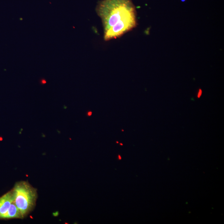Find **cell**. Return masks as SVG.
<instances>
[{"mask_svg":"<svg viewBox=\"0 0 224 224\" xmlns=\"http://www.w3.org/2000/svg\"><path fill=\"white\" fill-rule=\"evenodd\" d=\"M96 11L101 19L106 41L122 36L136 25L132 0H102L98 3Z\"/></svg>","mask_w":224,"mask_h":224,"instance_id":"obj_1","label":"cell"},{"mask_svg":"<svg viewBox=\"0 0 224 224\" xmlns=\"http://www.w3.org/2000/svg\"><path fill=\"white\" fill-rule=\"evenodd\" d=\"M12 191L14 202L24 218L33 210L35 206L37 198V191L25 181L16 183Z\"/></svg>","mask_w":224,"mask_h":224,"instance_id":"obj_2","label":"cell"},{"mask_svg":"<svg viewBox=\"0 0 224 224\" xmlns=\"http://www.w3.org/2000/svg\"><path fill=\"white\" fill-rule=\"evenodd\" d=\"M14 201L12 190L0 197V219H4L11 204Z\"/></svg>","mask_w":224,"mask_h":224,"instance_id":"obj_3","label":"cell"},{"mask_svg":"<svg viewBox=\"0 0 224 224\" xmlns=\"http://www.w3.org/2000/svg\"><path fill=\"white\" fill-rule=\"evenodd\" d=\"M23 218H24V217L13 201L11 204L6 215H5L4 219H22Z\"/></svg>","mask_w":224,"mask_h":224,"instance_id":"obj_4","label":"cell"},{"mask_svg":"<svg viewBox=\"0 0 224 224\" xmlns=\"http://www.w3.org/2000/svg\"><path fill=\"white\" fill-rule=\"evenodd\" d=\"M202 94V91L201 90H199V91H198V98H200V97L201 95Z\"/></svg>","mask_w":224,"mask_h":224,"instance_id":"obj_5","label":"cell"},{"mask_svg":"<svg viewBox=\"0 0 224 224\" xmlns=\"http://www.w3.org/2000/svg\"><path fill=\"white\" fill-rule=\"evenodd\" d=\"M41 83H42V84H44L46 83H47V81H46L45 79H42V80H41Z\"/></svg>","mask_w":224,"mask_h":224,"instance_id":"obj_6","label":"cell"},{"mask_svg":"<svg viewBox=\"0 0 224 224\" xmlns=\"http://www.w3.org/2000/svg\"><path fill=\"white\" fill-rule=\"evenodd\" d=\"M92 112H91V111L88 112V113H87V115H88V116H89L92 115Z\"/></svg>","mask_w":224,"mask_h":224,"instance_id":"obj_7","label":"cell"},{"mask_svg":"<svg viewBox=\"0 0 224 224\" xmlns=\"http://www.w3.org/2000/svg\"><path fill=\"white\" fill-rule=\"evenodd\" d=\"M118 159L119 160H121L122 159V157L120 155H118Z\"/></svg>","mask_w":224,"mask_h":224,"instance_id":"obj_8","label":"cell"},{"mask_svg":"<svg viewBox=\"0 0 224 224\" xmlns=\"http://www.w3.org/2000/svg\"><path fill=\"white\" fill-rule=\"evenodd\" d=\"M120 145H122V146H123V144H122V143H120Z\"/></svg>","mask_w":224,"mask_h":224,"instance_id":"obj_9","label":"cell"},{"mask_svg":"<svg viewBox=\"0 0 224 224\" xmlns=\"http://www.w3.org/2000/svg\"><path fill=\"white\" fill-rule=\"evenodd\" d=\"M0 140H2V138L0 137Z\"/></svg>","mask_w":224,"mask_h":224,"instance_id":"obj_10","label":"cell"},{"mask_svg":"<svg viewBox=\"0 0 224 224\" xmlns=\"http://www.w3.org/2000/svg\"><path fill=\"white\" fill-rule=\"evenodd\" d=\"M116 143H119V142H118V141H117Z\"/></svg>","mask_w":224,"mask_h":224,"instance_id":"obj_11","label":"cell"},{"mask_svg":"<svg viewBox=\"0 0 224 224\" xmlns=\"http://www.w3.org/2000/svg\"><path fill=\"white\" fill-rule=\"evenodd\" d=\"M181 0L182 1H185V0Z\"/></svg>","mask_w":224,"mask_h":224,"instance_id":"obj_12","label":"cell"}]
</instances>
